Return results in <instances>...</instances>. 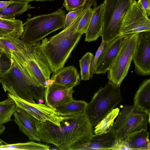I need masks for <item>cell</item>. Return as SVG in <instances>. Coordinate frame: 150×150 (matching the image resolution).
Here are the masks:
<instances>
[{"instance_id":"obj_1","label":"cell","mask_w":150,"mask_h":150,"mask_svg":"<svg viewBox=\"0 0 150 150\" xmlns=\"http://www.w3.org/2000/svg\"><path fill=\"white\" fill-rule=\"evenodd\" d=\"M86 8L67 27L56 35L42 40L41 49L47 61L51 73L64 67L82 34L77 31L79 23L86 12Z\"/></svg>"},{"instance_id":"obj_2","label":"cell","mask_w":150,"mask_h":150,"mask_svg":"<svg viewBox=\"0 0 150 150\" xmlns=\"http://www.w3.org/2000/svg\"><path fill=\"white\" fill-rule=\"evenodd\" d=\"M40 45L39 42L25 44L21 40L18 51L12 53L11 58L29 79L45 88V82L50 79L51 72Z\"/></svg>"},{"instance_id":"obj_3","label":"cell","mask_w":150,"mask_h":150,"mask_svg":"<svg viewBox=\"0 0 150 150\" xmlns=\"http://www.w3.org/2000/svg\"><path fill=\"white\" fill-rule=\"evenodd\" d=\"M65 13V11L60 8L49 14L27 18L24 23L21 40L25 44L35 43L49 34L63 28Z\"/></svg>"},{"instance_id":"obj_4","label":"cell","mask_w":150,"mask_h":150,"mask_svg":"<svg viewBox=\"0 0 150 150\" xmlns=\"http://www.w3.org/2000/svg\"><path fill=\"white\" fill-rule=\"evenodd\" d=\"M120 86L109 81L104 87H100L88 103L85 113L93 126H95L122 100Z\"/></svg>"},{"instance_id":"obj_5","label":"cell","mask_w":150,"mask_h":150,"mask_svg":"<svg viewBox=\"0 0 150 150\" xmlns=\"http://www.w3.org/2000/svg\"><path fill=\"white\" fill-rule=\"evenodd\" d=\"M65 117L59 129L61 150H69L76 142L88 140L94 134L93 126L85 113Z\"/></svg>"},{"instance_id":"obj_6","label":"cell","mask_w":150,"mask_h":150,"mask_svg":"<svg viewBox=\"0 0 150 150\" xmlns=\"http://www.w3.org/2000/svg\"><path fill=\"white\" fill-rule=\"evenodd\" d=\"M134 0H104L102 35L105 45L119 35L124 16Z\"/></svg>"},{"instance_id":"obj_7","label":"cell","mask_w":150,"mask_h":150,"mask_svg":"<svg viewBox=\"0 0 150 150\" xmlns=\"http://www.w3.org/2000/svg\"><path fill=\"white\" fill-rule=\"evenodd\" d=\"M122 35L120 48L107 71L108 80L118 86L127 75L136 50L138 33Z\"/></svg>"},{"instance_id":"obj_8","label":"cell","mask_w":150,"mask_h":150,"mask_svg":"<svg viewBox=\"0 0 150 150\" xmlns=\"http://www.w3.org/2000/svg\"><path fill=\"white\" fill-rule=\"evenodd\" d=\"M148 122L149 123L150 121L146 113L137 109L134 105H125L112 129L117 141H120L142 129L147 131Z\"/></svg>"},{"instance_id":"obj_9","label":"cell","mask_w":150,"mask_h":150,"mask_svg":"<svg viewBox=\"0 0 150 150\" xmlns=\"http://www.w3.org/2000/svg\"><path fill=\"white\" fill-rule=\"evenodd\" d=\"M10 68L4 74L1 83L2 86L11 87L18 96L31 103H35L31 89L39 86L30 80L24 74L18 64L11 58Z\"/></svg>"},{"instance_id":"obj_10","label":"cell","mask_w":150,"mask_h":150,"mask_svg":"<svg viewBox=\"0 0 150 150\" xmlns=\"http://www.w3.org/2000/svg\"><path fill=\"white\" fill-rule=\"evenodd\" d=\"M2 88L7 95L14 101L17 107L27 111L40 121H48L61 127L60 123L66 117L62 116L54 110L45 104L28 102L19 97L10 86H4Z\"/></svg>"},{"instance_id":"obj_11","label":"cell","mask_w":150,"mask_h":150,"mask_svg":"<svg viewBox=\"0 0 150 150\" xmlns=\"http://www.w3.org/2000/svg\"><path fill=\"white\" fill-rule=\"evenodd\" d=\"M146 31H150V20L134 0L123 19L119 35Z\"/></svg>"},{"instance_id":"obj_12","label":"cell","mask_w":150,"mask_h":150,"mask_svg":"<svg viewBox=\"0 0 150 150\" xmlns=\"http://www.w3.org/2000/svg\"><path fill=\"white\" fill-rule=\"evenodd\" d=\"M132 60L138 75H150V31L138 33L136 50Z\"/></svg>"},{"instance_id":"obj_13","label":"cell","mask_w":150,"mask_h":150,"mask_svg":"<svg viewBox=\"0 0 150 150\" xmlns=\"http://www.w3.org/2000/svg\"><path fill=\"white\" fill-rule=\"evenodd\" d=\"M74 92L73 88L53 83L45 88V104L54 110L57 107L73 100Z\"/></svg>"},{"instance_id":"obj_14","label":"cell","mask_w":150,"mask_h":150,"mask_svg":"<svg viewBox=\"0 0 150 150\" xmlns=\"http://www.w3.org/2000/svg\"><path fill=\"white\" fill-rule=\"evenodd\" d=\"M123 35H119L104 48L96 63L94 74H105L109 70L120 48Z\"/></svg>"},{"instance_id":"obj_15","label":"cell","mask_w":150,"mask_h":150,"mask_svg":"<svg viewBox=\"0 0 150 150\" xmlns=\"http://www.w3.org/2000/svg\"><path fill=\"white\" fill-rule=\"evenodd\" d=\"M13 115L14 121L21 132L32 141H41L37 131L36 122L37 120L34 117L25 110L18 107Z\"/></svg>"},{"instance_id":"obj_16","label":"cell","mask_w":150,"mask_h":150,"mask_svg":"<svg viewBox=\"0 0 150 150\" xmlns=\"http://www.w3.org/2000/svg\"><path fill=\"white\" fill-rule=\"evenodd\" d=\"M117 141L116 135L112 129L107 133L94 134L86 143L75 147L72 150H112Z\"/></svg>"},{"instance_id":"obj_17","label":"cell","mask_w":150,"mask_h":150,"mask_svg":"<svg viewBox=\"0 0 150 150\" xmlns=\"http://www.w3.org/2000/svg\"><path fill=\"white\" fill-rule=\"evenodd\" d=\"M96 1L94 7L91 19L85 34V41L88 42L96 41L102 35L103 22V3L97 6Z\"/></svg>"},{"instance_id":"obj_18","label":"cell","mask_w":150,"mask_h":150,"mask_svg":"<svg viewBox=\"0 0 150 150\" xmlns=\"http://www.w3.org/2000/svg\"><path fill=\"white\" fill-rule=\"evenodd\" d=\"M51 79L54 81V83L69 88H73L81 81L77 70L73 65L63 67L54 73Z\"/></svg>"},{"instance_id":"obj_19","label":"cell","mask_w":150,"mask_h":150,"mask_svg":"<svg viewBox=\"0 0 150 150\" xmlns=\"http://www.w3.org/2000/svg\"><path fill=\"white\" fill-rule=\"evenodd\" d=\"M134 105L137 109L146 113L150 121V79L144 80L136 93Z\"/></svg>"},{"instance_id":"obj_20","label":"cell","mask_w":150,"mask_h":150,"mask_svg":"<svg viewBox=\"0 0 150 150\" xmlns=\"http://www.w3.org/2000/svg\"><path fill=\"white\" fill-rule=\"evenodd\" d=\"M24 25L21 20L14 18H0V34L2 37L19 38L23 33Z\"/></svg>"},{"instance_id":"obj_21","label":"cell","mask_w":150,"mask_h":150,"mask_svg":"<svg viewBox=\"0 0 150 150\" xmlns=\"http://www.w3.org/2000/svg\"><path fill=\"white\" fill-rule=\"evenodd\" d=\"M149 132L144 129L135 132L125 139L131 150H150Z\"/></svg>"},{"instance_id":"obj_22","label":"cell","mask_w":150,"mask_h":150,"mask_svg":"<svg viewBox=\"0 0 150 150\" xmlns=\"http://www.w3.org/2000/svg\"><path fill=\"white\" fill-rule=\"evenodd\" d=\"M88 103L84 100H76L74 99L60 105L54 110L63 117L85 113Z\"/></svg>"},{"instance_id":"obj_23","label":"cell","mask_w":150,"mask_h":150,"mask_svg":"<svg viewBox=\"0 0 150 150\" xmlns=\"http://www.w3.org/2000/svg\"><path fill=\"white\" fill-rule=\"evenodd\" d=\"M27 1H13L9 5L0 9V18L10 19L19 16L28 9L35 7Z\"/></svg>"},{"instance_id":"obj_24","label":"cell","mask_w":150,"mask_h":150,"mask_svg":"<svg viewBox=\"0 0 150 150\" xmlns=\"http://www.w3.org/2000/svg\"><path fill=\"white\" fill-rule=\"evenodd\" d=\"M0 150H48L50 146L32 141L8 144L0 139Z\"/></svg>"},{"instance_id":"obj_25","label":"cell","mask_w":150,"mask_h":150,"mask_svg":"<svg viewBox=\"0 0 150 150\" xmlns=\"http://www.w3.org/2000/svg\"><path fill=\"white\" fill-rule=\"evenodd\" d=\"M119 111L120 109L118 108H114L99 121L95 126L94 134L106 133L110 131L114 123V120L119 115Z\"/></svg>"},{"instance_id":"obj_26","label":"cell","mask_w":150,"mask_h":150,"mask_svg":"<svg viewBox=\"0 0 150 150\" xmlns=\"http://www.w3.org/2000/svg\"><path fill=\"white\" fill-rule=\"evenodd\" d=\"M16 108L14 101L9 96L7 98L0 101V125L11 121V117Z\"/></svg>"},{"instance_id":"obj_27","label":"cell","mask_w":150,"mask_h":150,"mask_svg":"<svg viewBox=\"0 0 150 150\" xmlns=\"http://www.w3.org/2000/svg\"><path fill=\"white\" fill-rule=\"evenodd\" d=\"M21 40L18 38L2 37L0 38V49L11 58V54L18 51Z\"/></svg>"},{"instance_id":"obj_28","label":"cell","mask_w":150,"mask_h":150,"mask_svg":"<svg viewBox=\"0 0 150 150\" xmlns=\"http://www.w3.org/2000/svg\"><path fill=\"white\" fill-rule=\"evenodd\" d=\"M94 55L90 52L85 54L79 60L81 79L87 81L90 79L89 69L91 63Z\"/></svg>"},{"instance_id":"obj_29","label":"cell","mask_w":150,"mask_h":150,"mask_svg":"<svg viewBox=\"0 0 150 150\" xmlns=\"http://www.w3.org/2000/svg\"><path fill=\"white\" fill-rule=\"evenodd\" d=\"M93 9L89 8L80 20L77 29V31L82 35L85 33L87 30L92 17Z\"/></svg>"},{"instance_id":"obj_30","label":"cell","mask_w":150,"mask_h":150,"mask_svg":"<svg viewBox=\"0 0 150 150\" xmlns=\"http://www.w3.org/2000/svg\"><path fill=\"white\" fill-rule=\"evenodd\" d=\"M87 0H64L62 5L67 11H71L82 7L86 3Z\"/></svg>"},{"instance_id":"obj_31","label":"cell","mask_w":150,"mask_h":150,"mask_svg":"<svg viewBox=\"0 0 150 150\" xmlns=\"http://www.w3.org/2000/svg\"><path fill=\"white\" fill-rule=\"evenodd\" d=\"M0 49V71L5 74L9 70L11 64V59Z\"/></svg>"},{"instance_id":"obj_32","label":"cell","mask_w":150,"mask_h":150,"mask_svg":"<svg viewBox=\"0 0 150 150\" xmlns=\"http://www.w3.org/2000/svg\"><path fill=\"white\" fill-rule=\"evenodd\" d=\"M102 37V41L100 45L96 51L95 56L92 60L89 69V74L90 78L92 79L94 73L95 67L98 59L104 48L105 43L104 40Z\"/></svg>"},{"instance_id":"obj_33","label":"cell","mask_w":150,"mask_h":150,"mask_svg":"<svg viewBox=\"0 0 150 150\" xmlns=\"http://www.w3.org/2000/svg\"><path fill=\"white\" fill-rule=\"evenodd\" d=\"M113 150H131L128 144L125 139L120 141H117L112 148Z\"/></svg>"},{"instance_id":"obj_34","label":"cell","mask_w":150,"mask_h":150,"mask_svg":"<svg viewBox=\"0 0 150 150\" xmlns=\"http://www.w3.org/2000/svg\"><path fill=\"white\" fill-rule=\"evenodd\" d=\"M138 3L149 17L150 16V0H139Z\"/></svg>"},{"instance_id":"obj_35","label":"cell","mask_w":150,"mask_h":150,"mask_svg":"<svg viewBox=\"0 0 150 150\" xmlns=\"http://www.w3.org/2000/svg\"><path fill=\"white\" fill-rule=\"evenodd\" d=\"M13 1H0V9L3 8L11 4Z\"/></svg>"},{"instance_id":"obj_36","label":"cell","mask_w":150,"mask_h":150,"mask_svg":"<svg viewBox=\"0 0 150 150\" xmlns=\"http://www.w3.org/2000/svg\"><path fill=\"white\" fill-rule=\"evenodd\" d=\"M10 1H27L28 2L33 1H52L54 0H8Z\"/></svg>"},{"instance_id":"obj_37","label":"cell","mask_w":150,"mask_h":150,"mask_svg":"<svg viewBox=\"0 0 150 150\" xmlns=\"http://www.w3.org/2000/svg\"><path fill=\"white\" fill-rule=\"evenodd\" d=\"M5 127L3 125H0V135L5 130Z\"/></svg>"},{"instance_id":"obj_38","label":"cell","mask_w":150,"mask_h":150,"mask_svg":"<svg viewBox=\"0 0 150 150\" xmlns=\"http://www.w3.org/2000/svg\"><path fill=\"white\" fill-rule=\"evenodd\" d=\"M5 74L0 71V83H1L4 79V76Z\"/></svg>"},{"instance_id":"obj_39","label":"cell","mask_w":150,"mask_h":150,"mask_svg":"<svg viewBox=\"0 0 150 150\" xmlns=\"http://www.w3.org/2000/svg\"><path fill=\"white\" fill-rule=\"evenodd\" d=\"M38 103L42 104L44 102V100L43 99L39 100L38 101Z\"/></svg>"},{"instance_id":"obj_40","label":"cell","mask_w":150,"mask_h":150,"mask_svg":"<svg viewBox=\"0 0 150 150\" xmlns=\"http://www.w3.org/2000/svg\"><path fill=\"white\" fill-rule=\"evenodd\" d=\"M2 37V36L0 34V38H1Z\"/></svg>"},{"instance_id":"obj_41","label":"cell","mask_w":150,"mask_h":150,"mask_svg":"<svg viewBox=\"0 0 150 150\" xmlns=\"http://www.w3.org/2000/svg\"></svg>"}]
</instances>
